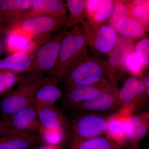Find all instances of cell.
<instances>
[{
  "label": "cell",
  "mask_w": 149,
  "mask_h": 149,
  "mask_svg": "<svg viewBox=\"0 0 149 149\" xmlns=\"http://www.w3.org/2000/svg\"><path fill=\"white\" fill-rule=\"evenodd\" d=\"M88 43L82 28L76 25L68 30L61 45L56 64L48 77L60 82L68 70L78 62L90 55Z\"/></svg>",
  "instance_id": "obj_1"
},
{
  "label": "cell",
  "mask_w": 149,
  "mask_h": 149,
  "mask_svg": "<svg viewBox=\"0 0 149 149\" xmlns=\"http://www.w3.org/2000/svg\"><path fill=\"white\" fill-rule=\"evenodd\" d=\"M109 80L106 61L89 55L71 67L60 82L66 90L78 85H93L104 80L110 82Z\"/></svg>",
  "instance_id": "obj_2"
},
{
  "label": "cell",
  "mask_w": 149,
  "mask_h": 149,
  "mask_svg": "<svg viewBox=\"0 0 149 149\" xmlns=\"http://www.w3.org/2000/svg\"><path fill=\"white\" fill-rule=\"evenodd\" d=\"M16 89L9 92L0 103L4 116H9L33 104L37 89L45 80L44 73L30 72Z\"/></svg>",
  "instance_id": "obj_3"
},
{
  "label": "cell",
  "mask_w": 149,
  "mask_h": 149,
  "mask_svg": "<svg viewBox=\"0 0 149 149\" xmlns=\"http://www.w3.org/2000/svg\"><path fill=\"white\" fill-rule=\"evenodd\" d=\"M83 32L88 47L99 53L110 54L117 45L118 34L114 27L109 24L96 25L88 19L82 22Z\"/></svg>",
  "instance_id": "obj_4"
},
{
  "label": "cell",
  "mask_w": 149,
  "mask_h": 149,
  "mask_svg": "<svg viewBox=\"0 0 149 149\" xmlns=\"http://www.w3.org/2000/svg\"><path fill=\"white\" fill-rule=\"evenodd\" d=\"M66 27L60 29L35 52L28 73H49L52 70L58 58L61 45L67 31Z\"/></svg>",
  "instance_id": "obj_5"
},
{
  "label": "cell",
  "mask_w": 149,
  "mask_h": 149,
  "mask_svg": "<svg viewBox=\"0 0 149 149\" xmlns=\"http://www.w3.org/2000/svg\"><path fill=\"white\" fill-rule=\"evenodd\" d=\"M71 124L73 138L85 140L105 135L107 123L109 116L102 113L82 112Z\"/></svg>",
  "instance_id": "obj_6"
},
{
  "label": "cell",
  "mask_w": 149,
  "mask_h": 149,
  "mask_svg": "<svg viewBox=\"0 0 149 149\" xmlns=\"http://www.w3.org/2000/svg\"><path fill=\"white\" fill-rule=\"evenodd\" d=\"M67 15L33 17L17 22L8 28H19L33 36L50 34L66 27Z\"/></svg>",
  "instance_id": "obj_7"
},
{
  "label": "cell",
  "mask_w": 149,
  "mask_h": 149,
  "mask_svg": "<svg viewBox=\"0 0 149 149\" xmlns=\"http://www.w3.org/2000/svg\"><path fill=\"white\" fill-rule=\"evenodd\" d=\"M121 106L118 98V91L116 87L113 86L77 105L72 109L80 112L102 113L118 109Z\"/></svg>",
  "instance_id": "obj_8"
},
{
  "label": "cell",
  "mask_w": 149,
  "mask_h": 149,
  "mask_svg": "<svg viewBox=\"0 0 149 149\" xmlns=\"http://www.w3.org/2000/svg\"><path fill=\"white\" fill-rule=\"evenodd\" d=\"M2 121L10 128L21 132L38 134L42 127L33 104L10 115L4 116Z\"/></svg>",
  "instance_id": "obj_9"
},
{
  "label": "cell",
  "mask_w": 149,
  "mask_h": 149,
  "mask_svg": "<svg viewBox=\"0 0 149 149\" xmlns=\"http://www.w3.org/2000/svg\"><path fill=\"white\" fill-rule=\"evenodd\" d=\"M113 86H115L110 81L104 80L93 85H78L68 88L63 99L64 105L72 109L77 105Z\"/></svg>",
  "instance_id": "obj_10"
},
{
  "label": "cell",
  "mask_w": 149,
  "mask_h": 149,
  "mask_svg": "<svg viewBox=\"0 0 149 149\" xmlns=\"http://www.w3.org/2000/svg\"><path fill=\"white\" fill-rule=\"evenodd\" d=\"M133 49L130 41L124 38H118L117 45L110 54V58L106 61L107 72L109 80L114 86L125 71L124 61L125 57Z\"/></svg>",
  "instance_id": "obj_11"
},
{
  "label": "cell",
  "mask_w": 149,
  "mask_h": 149,
  "mask_svg": "<svg viewBox=\"0 0 149 149\" xmlns=\"http://www.w3.org/2000/svg\"><path fill=\"white\" fill-rule=\"evenodd\" d=\"M66 9V3L63 1L36 0L31 8L22 13L17 22L33 17L65 16Z\"/></svg>",
  "instance_id": "obj_12"
},
{
  "label": "cell",
  "mask_w": 149,
  "mask_h": 149,
  "mask_svg": "<svg viewBox=\"0 0 149 149\" xmlns=\"http://www.w3.org/2000/svg\"><path fill=\"white\" fill-rule=\"evenodd\" d=\"M118 96L121 106L135 105L146 98L148 99L141 77L134 76L128 77L124 81L118 91Z\"/></svg>",
  "instance_id": "obj_13"
},
{
  "label": "cell",
  "mask_w": 149,
  "mask_h": 149,
  "mask_svg": "<svg viewBox=\"0 0 149 149\" xmlns=\"http://www.w3.org/2000/svg\"><path fill=\"white\" fill-rule=\"evenodd\" d=\"M5 47L8 53L26 52L31 56L33 52L31 42L34 36L21 29L15 27L6 29Z\"/></svg>",
  "instance_id": "obj_14"
},
{
  "label": "cell",
  "mask_w": 149,
  "mask_h": 149,
  "mask_svg": "<svg viewBox=\"0 0 149 149\" xmlns=\"http://www.w3.org/2000/svg\"><path fill=\"white\" fill-rule=\"evenodd\" d=\"M35 107L39 120L43 127L65 131L70 128L68 120L55 105Z\"/></svg>",
  "instance_id": "obj_15"
},
{
  "label": "cell",
  "mask_w": 149,
  "mask_h": 149,
  "mask_svg": "<svg viewBox=\"0 0 149 149\" xmlns=\"http://www.w3.org/2000/svg\"><path fill=\"white\" fill-rule=\"evenodd\" d=\"M58 82L49 77L37 89L34 97L35 106H47L54 105L63 96L58 86Z\"/></svg>",
  "instance_id": "obj_16"
},
{
  "label": "cell",
  "mask_w": 149,
  "mask_h": 149,
  "mask_svg": "<svg viewBox=\"0 0 149 149\" xmlns=\"http://www.w3.org/2000/svg\"><path fill=\"white\" fill-rule=\"evenodd\" d=\"M128 140L138 142L143 139L149 129V113L128 116L124 119Z\"/></svg>",
  "instance_id": "obj_17"
},
{
  "label": "cell",
  "mask_w": 149,
  "mask_h": 149,
  "mask_svg": "<svg viewBox=\"0 0 149 149\" xmlns=\"http://www.w3.org/2000/svg\"><path fill=\"white\" fill-rule=\"evenodd\" d=\"M40 142V136L37 133L21 132L0 137V149H32Z\"/></svg>",
  "instance_id": "obj_18"
},
{
  "label": "cell",
  "mask_w": 149,
  "mask_h": 149,
  "mask_svg": "<svg viewBox=\"0 0 149 149\" xmlns=\"http://www.w3.org/2000/svg\"><path fill=\"white\" fill-rule=\"evenodd\" d=\"M22 0H3L0 6V22L5 29L16 24L21 17Z\"/></svg>",
  "instance_id": "obj_19"
},
{
  "label": "cell",
  "mask_w": 149,
  "mask_h": 149,
  "mask_svg": "<svg viewBox=\"0 0 149 149\" xmlns=\"http://www.w3.org/2000/svg\"><path fill=\"white\" fill-rule=\"evenodd\" d=\"M31 55L26 52L13 54L0 59V70H9L18 73L28 72L32 64Z\"/></svg>",
  "instance_id": "obj_20"
},
{
  "label": "cell",
  "mask_w": 149,
  "mask_h": 149,
  "mask_svg": "<svg viewBox=\"0 0 149 149\" xmlns=\"http://www.w3.org/2000/svg\"><path fill=\"white\" fill-rule=\"evenodd\" d=\"M114 28L119 35L133 39H139L145 36L147 28L131 17H124L115 23Z\"/></svg>",
  "instance_id": "obj_21"
},
{
  "label": "cell",
  "mask_w": 149,
  "mask_h": 149,
  "mask_svg": "<svg viewBox=\"0 0 149 149\" xmlns=\"http://www.w3.org/2000/svg\"><path fill=\"white\" fill-rule=\"evenodd\" d=\"M69 15H67L66 28H72L87 18L85 0H67L65 1Z\"/></svg>",
  "instance_id": "obj_22"
},
{
  "label": "cell",
  "mask_w": 149,
  "mask_h": 149,
  "mask_svg": "<svg viewBox=\"0 0 149 149\" xmlns=\"http://www.w3.org/2000/svg\"><path fill=\"white\" fill-rule=\"evenodd\" d=\"M124 119L115 115L110 116L108 120L105 135L113 142L121 143L128 140Z\"/></svg>",
  "instance_id": "obj_23"
},
{
  "label": "cell",
  "mask_w": 149,
  "mask_h": 149,
  "mask_svg": "<svg viewBox=\"0 0 149 149\" xmlns=\"http://www.w3.org/2000/svg\"><path fill=\"white\" fill-rule=\"evenodd\" d=\"M113 142L107 136L85 140L73 138L72 149H112Z\"/></svg>",
  "instance_id": "obj_24"
},
{
  "label": "cell",
  "mask_w": 149,
  "mask_h": 149,
  "mask_svg": "<svg viewBox=\"0 0 149 149\" xmlns=\"http://www.w3.org/2000/svg\"><path fill=\"white\" fill-rule=\"evenodd\" d=\"M149 1L126 2L130 17L147 28L149 24Z\"/></svg>",
  "instance_id": "obj_25"
},
{
  "label": "cell",
  "mask_w": 149,
  "mask_h": 149,
  "mask_svg": "<svg viewBox=\"0 0 149 149\" xmlns=\"http://www.w3.org/2000/svg\"><path fill=\"white\" fill-rule=\"evenodd\" d=\"M66 131L49 129L43 127L38 135L44 145L58 146L64 140Z\"/></svg>",
  "instance_id": "obj_26"
},
{
  "label": "cell",
  "mask_w": 149,
  "mask_h": 149,
  "mask_svg": "<svg viewBox=\"0 0 149 149\" xmlns=\"http://www.w3.org/2000/svg\"><path fill=\"white\" fill-rule=\"evenodd\" d=\"M115 1L112 0L102 1L95 13L88 20L95 25H102L111 16L114 8Z\"/></svg>",
  "instance_id": "obj_27"
},
{
  "label": "cell",
  "mask_w": 149,
  "mask_h": 149,
  "mask_svg": "<svg viewBox=\"0 0 149 149\" xmlns=\"http://www.w3.org/2000/svg\"><path fill=\"white\" fill-rule=\"evenodd\" d=\"M125 71L132 76L141 77L143 73L144 67L139 56L133 49L125 57L124 61Z\"/></svg>",
  "instance_id": "obj_28"
},
{
  "label": "cell",
  "mask_w": 149,
  "mask_h": 149,
  "mask_svg": "<svg viewBox=\"0 0 149 149\" xmlns=\"http://www.w3.org/2000/svg\"><path fill=\"white\" fill-rule=\"evenodd\" d=\"M130 16L126 2L120 1H115L114 8L110 17L109 25L114 27L115 23L123 18Z\"/></svg>",
  "instance_id": "obj_29"
},
{
  "label": "cell",
  "mask_w": 149,
  "mask_h": 149,
  "mask_svg": "<svg viewBox=\"0 0 149 149\" xmlns=\"http://www.w3.org/2000/svg\"><path fill=\"white\" fill-rule=\"evenodd\" d=\"M135 51L141 59L145 68L149 66V39L144 38L136 43Z\"/></svg>",
  "instance_id": "obj_30"
},
{
  "label": "cell",
  "mask_w": 149,
  "mask_h": 149,
  "mask_svg": "<svg viewBox=\"0 0 149 149\" xmlns=\"http://www.w3.org/2000/svg\"><path fill=\"white\" fill-rule=\"evenodd\" d=\"M3 71L5 83L7 91H10L13 87L15 85L18 78V72L13 70H5Z\"/></svg>",
  "instance_id": "obj_31"
},
{
  "label": "cell",
  "mask_w": 149,
  "mask_h": 149,
  "mask_svg": "<svg viewBox=\"0 0 149 149\" xmlns=\"http://www.w3.org/2000/svg\"><path fill=\"white\" fill-rule=\"evenodd\" d=\"M102 1L101 0H87L85 1V9L88 19L94 15L100 5Z\"/></svg>",
  "instance_id": "obj_32"
},
{
  "label": "cell",
  "mask_w": 149,
  "mask_h": 149,
  "mask_svg": "<svg viewBox=\"0 0 149 149\" xmlns=\"http://www.w3.org/2000/svg\"><path fill=\"white\" fill-rule=\"evenodd\" d=\"M20 133L21 132L10 128L2 121H0V137H7Z\"/></svg>",
  "instance_id": "obj_33"
},
{
  "label": "cell",
  "mask_w": 149,
  "mask_h": 149,
  "mask_svg": "<svg viewBox=\"0 0 149 149\" xmlns=\"http://www.w3.org/2000/svg\"><path fill=\"white\" fill-rule=\"evenodd\" d=\"M36 0H22L21 9L22 13L31 8Z\"/></svg>",
  "instance_id": "obj_34"
},
{
  "label": "cell",
  "mask_w": 149,
  "mask_h": 149,
  "mask_svg": "<svg viewBox=\"0 0 149 149\" xmlns=\"http://www.w3.org/2000/svg\"><path fill=\"white\" fill-rule=\"evenodd\" d=\"M145 86L147 97L149 98V75L148 73H143L141 77Z\"/></svg>",
  "instance_id": "obj_35"
},
{
  "label": "cell",
  "mask_w": 149,
  "mask_h": 149,
  "mask_svg": "<svg viewBox=\"0 0 149 149\" xmlns=\"http://www.w3.org/2000/svg\"><path fill=\"white\" fill-rule=\"evenodd\" d=\"M6 92L7 91L5 83L3 71V70H0V95H2Z\"/></svg>",
  "instance_id": "obj_36"
},
{
  "label": "cell",
  "mask_w": 149,
  "mask_h": 149,
  "mask_svg": "<svg viewBox=\"0 0 149 149\" xmlns=\"http://www.w3.org/2000/svg\"><path fill=\"white\" fill-rule=\"evenodd\" d=\"M58 146H49V145H44L40 148L37 149H57V147Z\"/></svg>",
  "instance_id": "obj_37"
},
{
  "label": "cell",
  "mask_w": 149,
  "mask_h": 149,
  "mask_svg": "<svg viewBox=\"0 0 149 149\" xmlns=\"http://www.w3.org/2000/svg\"><path fill=\"white\" fill-rule=\"evenodd\" d=\"M5 27L0 22V35L4 34L5 32Z\"/></svg>",
  "instance_id": "obj_38"
},
{
  "label": "cell",
  "mask_w": 149,
  "mask_h": 149,
  "mask_svg": "<svg viewBox=\"0 0 149 149\" xmlns=\"http://www.w3.org/2000/svg\"><path fill=\"white\" fill-rule=\"evenodd\" d=\"M2 52V45L1 43L0 42V56Z\"/></svg>",
  "instance_id": "obj_39"
},
{
  "label": "cell",
  "mask_w": 149,
  "mask_h": 149,
  "mask_svg": "<svg viewBox=\"0 0 149 149\" xmlns=\"http://www.w3.org/2000/svg\"><path fill=\"white\" fill-rule=\"evenodd\" d=\"M2 1L3 0H0V6H1V4Z\"/></svg>",
  "instance_id": "obj_40"
}]
</instances>
